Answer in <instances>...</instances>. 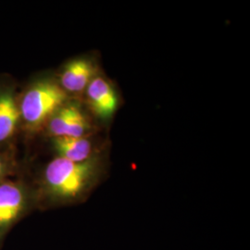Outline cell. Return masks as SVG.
Here are the masks:
<instances>
[{
  "mask_svg": "<svg viewBox=\"0 0 250 250\" xmlns=\"http://www.w3.org/2000/svg\"><path fill=\"white\" fill-rule=\"evenodd\" d=\"M16 167L14 162L6 156L0 154V182L8 179L9 175L14 174Z\"/></svg>",
  "mask_w": 250,
  "mask_h": 250,
  "instance_id": "obj_9",
  "label": "cell"
},
{
  "mask_svg": "<svg viewBox=\"0 0 250 250\" xmlns=\"http://www.w3.org/2000/svg\"><path fill=\"white\" fill-rule=\"evenodd\" d=\"M66 92L52 81H41L27 90L19 106L29 128L36 129L48 122L65 105Z\"/></svg>",
  "mask_w": 250,
  "mask_h": 250,
  "instance_id": "obj_2",
  "label": "cell"
},
{
  "mask_svg": "<svg viewBox=\"0 0 250 250\" xmlns=\"http://www.w3.org/2000/svg\"><path fill=\"white\" fill-rule=\"evenodd\" d=\"M100 166L95 159L73 162L57 157L42 171L34 189L36 206L68 205L80 201L99 180Z\"/></svg>",
  "mask_w": 250,
  "mask_h": 250,
  "instance_id": "obj_1",
  "label": "cell"
},
{
  "mask_svg": "<svg viewBox=\"0 0 250 250\" xmlns=\"http://www.w3.org/2000/svg\"><path fill=\"white\" fill-rule=\"evenodd\" d=\"M21 117L18 105L12 93L0 92V142L6 141L14 134Z\"/></svg>",
  "mask_w": 250,
  "mask_h": 250,
  "instance_id": "obj_8",
  "label": "cell"
},
{
  "mask_svg": "<svg viewBox=\"0 0 250 250\" xmlns=\"http://www.w3.org/2000/svg\"><path fill=\"white\" fill-rule=\"evenodd\" d=\"M96 69L86 60H75L69 63L61 75V86L66 93H81L86 90L96 76Z\"/></svg>",
  "mask_w": 250,
  "mask_h": 250,
  "instance_id": "obj_6",
  "label": "cell"
},
{
  "mask_svg": "<svg viewBox=\"0 0 250 250\" xmlns=\"http://www.w3.org/2000/svg\"><path fill=\"white\" fill-rule=\"evenodd\" d=\"M53 137H84L90 131L88 120L76 105H64L48 121Z\"/></svg>",
  "mask_w": 250,
  "mask_h": 250,
  "instance_id": "obj_4",
  "label": "cell"
},
{
  "mask_svg": "<svg viewBox=\"0 0 250 250\" xmlns=\"http://www.w3.org/2000/svg\"><path fill=\"white\" fill-rule=\"evenodd\" d=\"M53 145L58 157L65 160L84 162L94 159V146L85 137H54Z\"/></svg>",
  "mask_w": 250,
  "mask_h": 250,
  "instance_id": "obj_7",
  "label": "cell"
},
{
  "mask_svg": "<svg viewBox=\"0 0 250 250\" xmlns=\"http://www.w3.org/2000/svg\"><path fill=\"white\" fill-rule=\"evenodd\" d=\"M87 101L92 110L101 119H108L118 107L116 92L108 81L96 76L86 88Z\"/></svg>",
  "mask_w": 250,
  "mask_h": 250,
  "instance_id": "obj_5",
  "label": "cell"
},
{
  "mask_svg": "<svg viewBox=\"0 0 250 250\" xmlns=\"http://www.w3.org/2000/svg\"><path fill=\"white\" fill-rule=\"evenodd\" d=\"M36 206L34 189L22 181L0 182V235L5 239Z\"/></svg>",
  "mask_w": 250,
  "mask_h": 250,
  "instance_id": "obj_3",
  "label": "cell"
},
{
  "mask_svg": "<svg viewBox=\"0 0 250 250\" xmlns=\"http://www.w3.org/2000/svg\"><path fill=\"white\" fill-rule=\"evenodd\" d=\"M3 242H4V238L0 235V250L2 249V245H3Z\"/></svg>",
  "mask_w": 250,
  "mask_h": 250,
  "instance_id": "obj_10",
  "label": "cell"
}]
</instances>
